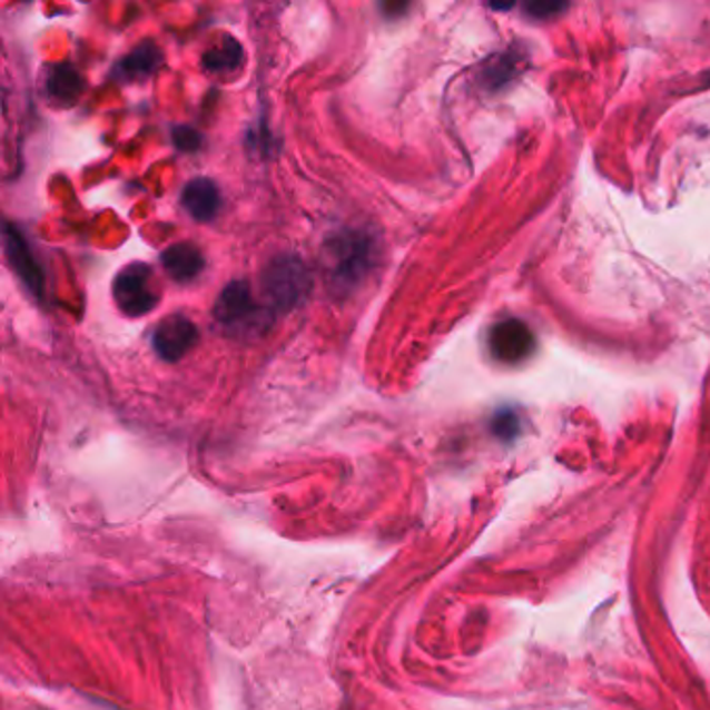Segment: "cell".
<instances>
[{
    "instance_id": "6da1fadb",
    "label": "cell",
    "mask_w": 710,
    "mask_h": 710,
    "mask_svg": "<svg viewBox=\"0 0 710 710\" xmlns=\"http://www.w3.org/2000/svg\"><path fill=\"white\" fill-rule=\"evenodd\" d=\"M372 250L369 238L356 231L332 238V243L325 248L329 282L336 288L351 290L367 274Z\"/></svg>"
},
{
    "instance_id": "7a4b0ae2",
    "label": "cell",
    "mask_w": 710,
    "mask_h": 710,
    "mask_svg": "<svg viewBox=\"0 0 710 710\" xmlns=\"http://www.w3.org/2000/svg\"><path fill=\"white\" fill-rule=\"evenodd\" d=\"M263 290L277 310L298 307L310 290V275L305 263L294 255L274 258L263 274Z\"/></svg>"
},
{
    "instance_id": "3957f363",
    "label": "cell",
    "mask_w": 710,
    "mask_h": 710,
    "mask_svg": "<svg viewBox=\"0 0 710 710\" xmlns=\"http://www.w3.org/2000/svg\"><path fill=\"white\" fill-rule=\"evenodd\" d=\"M117 307L128 317H142L159 305V286L152 269L145 263L124 267L114 282Z\"/></svg>"
},
{
    "instance_id": "277c9868",
    "label": "cell",
    "mask_w": 710,
    "mask_h": 710,
    "mask_svg": "<svg viewBox=\"0 0 710 710\" xmlns=\"http://www.w3.org/2000/svg\"><path fill=\"white\" fill-rule=\"evenodd\" d=\"M487 348L490 355L502 365H519L533 355L535 336L527 323L521 319H504L490 329Z\"/></svg>"
},
{
    "instance_id": "5b68a950",
    "label": "cell",
    "mask_w": 710,
    "mask_h": 710,
    "mask_svg": "<svg viewBox=\"0 0 710 710\" xmlns=\"http://www.w3.org/2000/svg\"><path fill=\"white\" fill-rule=\"evenodd\" d=\"M215 319L226 329H253L257 323H263V313L253 300V292L246 282H231L217 298Z\"/></svg>"
},
{
    "instance_id": "8992f818",
    "label": "cell",
    "mask_w": 710,
    "mask_h": 710,
    "mask_svg": "<svg viewBox=\"0 0 710 710\" xmlns=\"http://www.w3.org/2000/svg\"><path fill=\"white\" fill-rule=\"evenodd\" d=\"M198 342V327L184 315L162 319L152 332V348L167 363H176L188 355Z\"/></svg>"
},
{
    "instance_id": "52a82bcc",
    "label": "cell",
    "mask_w": 710,
    "mask_h": 710,
    "mask_svg": "<svg viewBox=\"0 0 710 710\" xmlns=\"http://www.w3.org/2000/svg\"><path fill=\"white\" fill-rule=\"evenodd\" d=\"M4 250H7L9 263L16 269L19 279L32 290V294L42 296V292H45V274H42L40 265L33 258L30 244L26 243L21 231L11 226V224H7V227H4Z\"/></svg>"
},
{
    "instance_id": "ba28073f",
    "label": "cell",
    "mask_w": 710,
    "mask_h": 710,
    "mask_svg": "<svg viewBox=\"0 0 710 710\" xmlns=\"http://www.w3.org/2000/svg\"><path fill=\"white\" fill-rule=\"evenodd\" d=\"M184 209L193 215L196 221L207 224L217 217L221 207V194L219 188L207 178L193 179L184 193H181Z\"/></svg>"
},
{
    "instance_id": "9c48e42d",
    "label": "cell",
    "mask_w": 710,
    "mask_h": 710,
    "mask_svg": "<svg viewBox=\"0 0 710 710\" xmlns=\"http://www.w3.org/2000/svg\"><path fill=\"white\" fill-rule=\"evenodd\" d=\"M162 267L171 279L179 284H188L196 279L205 269V257L198 246L190 243H179L169 246L161 257Z\"/></svg>"
},
{
    "instance_id": "30bf717a",
    "label": "cell",
    "mask_w": 710,
    "mask_h": 710,
    "mask_svg": "<svg viewBox=\"0 0 710 710\" xmlns=\"http://www.w3.org/2000/svg\"><path fill=\"white\" fill-rule=\"evenodd\" d=\"M161 50L157 49L152 42H145L121 59V63L117 65V73L124 80H146L161 67Z\"/></svg>"
},
{
    "instance_id": "8fae6325",
    "label": "cell",
    "mask_w": 710,
    "mask_h": 710,
    "mask_svg": "<svg viewBox=\"0 0 710 710\" xmlns=\"http://www.w3.org/2000/svg\"><path fill=\"white\" fill-rule=\"evenodd\" d=\"M243 45L236 38H231V36H224L215 47H210L203 55V67L210 73L234 71V69H238L243 65Z\"/></svg>"
},
{
    "instance_id": "7c38bea8",
    "label": "cell",
    "mask_w": 710,
    "mask_h": 710,
    "mask_svg": "<svg viewBox=\"0 0 710 710\" xmlns=\"http://www.w3.org/2000/svg\"><path fill=\"white\" fill-rule=\"evenodd\" d=\"M47 88H49L50 97L55 100L73 102L83 90V80H81L80 71L73 69L71 65H59V67L50 69Z\"/></svg>"
},
{
    "instance_id": "4fadbf2b",
    "label": "cell",
    "mask_w": 710,
    "mask_h": 710,
    "mask_svg": "<svg viewBox=\"0 0 710 710\" xmlns=\"http://www.w3.org/2000/svg\"><path fill=\"white\" fill-rule=\"evenodd\" d=\"M513 69H515L513 59L511 57H502L501 61H496V63H492L485 69V81L490 86H502V83L511 80Z\"/></svg>"
},
{
    "instance_id": "5bb4252c",
    "label": "cell",
    "mask_w": 710,
    "mask_h": 710,
    "mask_svg": "<svg viewBox=\"0 0 710 710\" xmlns=\"http://www.w3.org/2000/svg\"><path fill=\"white\" fill-rule=\"evenodd\" d=\"M494 432L496 436L504 437V440H511L516 436L519 432V420H516L513 411H502L496 417H494Z\"/></svg>"
},
{
    "instance_id": "9a60e30c",
    "label": "cell",
    "mask_w": 710,
    "mask_h": 710,
    "mask_svg": "<svg viewBox=\"0 0 710 710\" xmlns=\"http://www.w3.org/2000/svg\"><path fill=\"white\" fill-rule=\"evenodd\" d=\"M200 134L194 128L188 126H179L174 129V142L178 146L179 150H186V152H194L198 146H200Z\"/></svg>"
},
{
    "instance_id": "2e32d148",
    "label": "cell",
    "mask_w": 710,
    "mask_h": 710,
    "mask_svg": "<svg viewBox=\"0 0 710 710\" xmlns=\"http://www.w3.org/2000/svg\"><path fill=\"white\" fill-rule=\"evenodd\" d=\"M566 4L563 2H532L527 4V13L535 19H550V17H556L559 13L565 11Z\"/></svg>"
}]
</instances>
